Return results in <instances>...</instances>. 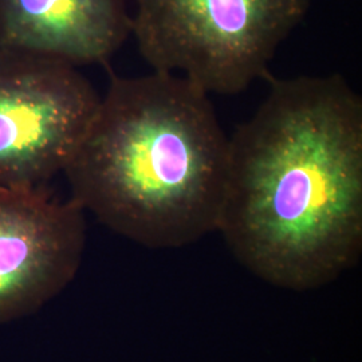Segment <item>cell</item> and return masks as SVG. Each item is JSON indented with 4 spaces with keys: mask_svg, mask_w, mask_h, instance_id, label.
<instances>
[{
    "mask_svg": "<svg viewBox=\"0 0 362 362\" xmlns=\"http://www.w3.org/2000/svg\"><path fill=\"white\" fill-rule=\"evenodd\" d=\"M132 34L155 71L231 95L267 76L310 0H134Z\"/></svg>",
    "mask_w": 362,
    "mask_h": 362,
    "instance_id": "obj_3",
    "label": "cell"
},
{
    "mask_svg": "<svg viewBox=\"0 0 362 362\" xmlns=\"http://www.w3.org/2000/svg\"><path fill=\"white\" fill-rule=\"evenodd\" d=\"M132 34L128 0H0V49L106 64Z\"/></svg>",
    "mask_w": 362,
    "mask_h": 362,
    "instance_id": "obj_6",
    "label": "cell"
},
{
    "mask_svg": "<svg viewBox=\"0 0 362 362\" xmlns=\"http://www.w3.org/2000/svg\"><path fill=\"white\" fill-rule=\"evenodd\" d=\"M100 100L76 66L0 49V188H46L73 158Z\"/></svg>",
    "mask_w": 362,
    "mask_h": 362,
    "instance_id": "obj_4",
    "label": "cell"
},
{
    "mask_svg": "<svg viewBox=\"0 0 362 362\" xmlns=\"http://www.w3.org/2000/svg\"><path fill=\"white\" fill-rule=\"evenodd\" d=\"M85 211L43 189L0 188V324L39 310L76 278Z\"/></svg>",
    "mask_w": 362,
    "mask_h": 362,
    "instance_id": "obj_5",
    "label": "cell"
},
{
    "mask_svg": "<svg viewBox=\"0 0 362 362\" xmlns=\"http://www.w3.org/2000/svg\"><path fill=\"white\" fill-rule=\"evenodd\" d=\"M269 285L310 291L362 252V100L342 76L272 79L230 136L218 230Z\"/></svg>",
    "mask_w": 362,
    "mask_h": 362,
    "instance_id": "obj_1",
    "label": "cell"
},
{
    "mask_svg": "<svg viewBox=\"0 0 362 362\" xmlns=\"http://www.w3.org/2000/svg\"><path fill=\"white\" fill-rule=\"evenodd\" d=\"M230 136L209 94L152 71L110 79L64 173L70 199L140 246H189L216 233Z\"/></svg>",
    "mask_w": 362,
    "mask_h": 362,
    "instance_id": "obj_2",
    "label": "cell"
}]
</instances>
